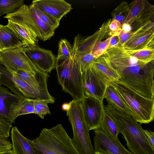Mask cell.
Here are the masks:
<instances>
[{
	"label": "cell",
	"instance_id": "obj_34",
	"mask_svg": "<svg viewBox=\"0 0 154 154\" xmlns=\"http://www.w3.org/2000/svg\"><path fill=\"white\" fill-rule=\"evenodd\" d=\"M12 149V143L7 138L0 137V152L8 151Z\"/></svg>",
	"mask_w": 154,
	"mask_h": 154
},
{
	"label": "cell",
	"instance_id": "obj_31",
	"mask_svg": "<svg viewBox=\"0 0 154 154\" xmlns=\"http://www.w3.org/2000/svg\"><path fill=\"white\" fill-rule=\"evenodd\" d=\"M32 5L39 17L42 21L55 30L59 26L60 22Z\"/></svg>",
	"mask_w": 154,
	"mask_h": 154
},
{
	"label": "cell",
	"instance_id": "obj_38",
	"mask_svg": "<svg viewBox=\"0 0 154 154\" xmlns=\"http://www.w3.org/2000/svg\"><path fill=\"white\" fill-rule=\"evenodd\" d=\"M70 108L69 103L63 104L62 106V108L64 110L67 111Z\"/></svg>",
	"mask_w": 154,
	"mask_h": 154
},
{
	"label": "cell",
	"instance_id": "obj_9",
	"mask_svg": "<svg viewBox=\"0 0 154 154\" xmlns=\"http://www.w3.org/2000/svg\"><path fill=\"white\" fill-rule=\"evenodd\" d=\"M82 73L85 94L99 99L103 98L111 80L92 66Z\"/></svg>",
	"mask_w": 154,
	"mask_h": 154
},
{
	"label": "cell",
	"instance_id": "obj_22",
	"mask_svg": "<svg viewBox=\"0 0 154 154\" xmlns=\"http://www.w3.org/2000/svg\"><path fill=\"white\" fill-rule=\"evenodd\" d=\"M111 80L117 81L120 77L112 67L105 53L97 58L92 65Z\"/></svg>",
	"mask_w": 154,
	"mask_h": 154
},
{
	"label": "cell",
	"instance_id": "obj_15",
	"mask_svg": "<svg viewBox=\"0 0 154 154\" xmlns=\"http://www.w3.org/2000/svg\"><path fill=\"white\" fill-rule=\"evenodd\" d=\"M6 26L22 42L23 48L37 45L38 39L34 32L26 25L8 20Z\"/></svg>",
	"mask_w": 154,
	"mask_h": 154
},
{
	"label": "cell",
	"instance_id": "obj_25",
	"mask_svg": "<svg viewBox=\"0 0 154 154\" xmlns=\"http://www.w3.org/2000/svg\"><path fill=\"white\" fill-rule=\"evenodd\" d=\"M146 0H137L133 1L129 5V11L124 23L131 25L135 22L143 8Z\"/></svg>",
	"mask_w": 154,
	"mask_h": 154
},
{
	"label": "cell",
	"instance_id": "obj_18",
	"mask_svg": "<svg viewBox=\"0 0 154 154\" xmlns=\"http://www.w3.org/2000/svg\"><path fill=\"white\" fill-rule=\"evenodd\" d=\"M12 151L14 154H36L16 127H13L11 131Z\"/></svg>",
	"mask_w": 154,
	"mask_h": 154
},
{
	"label": "cell",
	"instance_id": "obj_23",
	"mask_svg": "<svg viewBox=\"0 0 154 154\" xmlns=\"http://www.w3.org/2000/svg\"><path fill=\"white\" fill-rule=\"evenodd\" d=\"M110 136L118 138L119 133L118 127L112 118L106 112L103 116L99 128H98Z\"/></svg>",
	"mask_w": 154,
	"mask_h": 154
},
{
	"label": "cell",
	"instance_id": "obj_1",
	"mask_svg": "<svg viewBox=\"0 0 154 154\" xmlns=\"http://www.w3.org/2000/svg\"><path fill=\"white\" fill-rule=\"evenodd\" d=\"M104 109L115 121L130 152L133 154H154V149L148 141L141 124L132 116L119 112L110 105L104 106Z\"/></svg>",
	"mask_w": 154,
	"mask_h": 154
},
{
	"label": "cell",
	"instance_id": "obj_24",
	"mask_svg": "<svg viewBox=\"0 0 154 154\" xmlns=\"http://www.w3.org/2000/svg\"><path fill=\"white\" fill-rule=\"evenodd\" d=\"M1 79L0 85H4L11 90L14 94L22 98L25 97L17 88L12 78V75L4 66L0 64Z\"/></svg>",
	"mask_w": 154,
	"mask_h": 154
},
{
	"label": "cell",
	"instance_id": "obj_36",
	"mask_svg": "<svg viewBox=\"0 0 154 154\" xmlns=\"http://www.w3.org/2000/svg\"><path fill=\"white\" fill-rule=\"evenodd\" d=\"M119 39L118 35L112 36L110 41V47H116L118 46Z\"/></svg>",
	"mask_w": 154,
	"mask_h": 154
},
{
	"label": "cell",
	"instance_id": "obj_35",
	"mask_svg": "<svg viewBox=\"0 0 154 154\" xmlns=\"http://www.w3.org/2000/svg\"><path fill=\"white\" fill-rule=\"evenodd\" d=\"M145 134L150 145L154 149V132L150 130H144Z\"/></svg>",
	"mask_w": 154,
	"mask_h": 154
},
{
	"label": "cell",
	"instance_id": "obj_20",
	"mask_svg": "<svg viewBox=\"0 0 154 154\" xmlns=\"http://www.w3.org/2000/svg\"><path fill=\"white\" fill-rule=\"evenodd\" d=\"M103 98L108 104L116 110L126 115L132 117L131 111L115 89L109 84L105 92Z\"/></svg>",
	"mask_w": 154,
	"mask_h": 154
},
{
	"label": "cell",
	"instance_id": "obj_6",
	"mask_svg": "<svg viewBox=\"0 0 154 154\" xmlns=\"http://www.w3.org/2000/svg\"><path fill=\"white\" fill-rule=\"evenodd\" d=\"M111 19L104 22L101 27L92 35L85 38L79 35L74 38L72 47L76 55L86 54H92L96 59L104 53L110 47V41L112 36L109 35V26Z\"/></svg>",
	"mask_w": 154,
	"mask_h": 154
},
{
	"label": "cell",
	"instance_id": "obj_17",
	"mask_svg": "<svg viewBox=\"0 0 154 154\" xmlns=\"http://www.w3.org/2000/svg\"><path fill=\"white\" fill-rule=\"evenodd\" d=\"M21 98H23L9 91L8 88L0 85V117L10 122L11 106L14 103Z\"/></svg>",
	"mask_w": 154,
	"mask_h": 154
},
{
	"label": "cell",
	"instance_id": "obj_12",
	"mask_svg": "<svg viewBox=\"0 0 154 154\" xmlns=\"http://www.w3.org/2000/svg\"><path fill=\"white\" fill-rule=\"evenodd\" d=\"M94 149L95 152L108 154H133L126 149L115 138L106 134L99 129L94 130Z\"/></svg>",
	"mask_w": 154,
	"mask_h": 154
},
{
	"label": "cell",
	"instance_id": "obj_29",
	"mask_svg": "<svg viewBox=\"0 0 154 154\" xmlns=\"http://www.w3.org/2000/svg\"><path fill=\"white\" fill-rule=\"evenodd\" d=\"M131 51L132 55L140 60L149 62L154 60V49L146 48Z\"/></svg>",
	"mask_w": 154,
	"mask_h": 154
},
{
	"label": "cell",
	"instance_id": "obj_40",
	"mask_svg": "<svg viewBox=\"0 0 154 154\" xmlns=\"http://www.w3.org/2000/svg\"><path fill=\"white\" fill-rule=\"evenodd\" d=\"M0 154H14L12 150L10 149L4 152H0Z\"/></svg>",
	"mask_w": 154,
	"mask_h": 154
},
{
	"label": "cell",
	"instance_id": "obj_28",
	"mask_svg": "<svg viewBox=\"0 0 154 154\" xmlns=\"http://www.w3.org/2000/svg\"><path fill=\"white\" fill-rule=\"evenodd\" d=\"M73 50L70 43L66 39L60 40L58 44V50L56 59H66L72 55Z\"/></svg>",
	"mask_w": 154,
	"mask_h": 154
},
{
	"label": "cell",
	"instance_id": "obj_7",
	"mask_svg": "<svg viewBox=\"0 0 154 154\" xmlns=\"http://www.w3.org/2000/svg\"><path fill=\"white\" fill-rule=\"evenodd\" d=\"M3 17L26 25L34 32L38 38L44 41L50 39L54 34L55 29L41 20L31 4L29 6L24 4Z\"/></svg>",
	"mask_w": 154,
	"mask_h": 154
},
{
	"label": "cell",
	"instance_id": "obj_19",
	"mask_svg": "<svg viewBox=\"0 0 154 154\" xmlns=\"http://www.w3.org/2000/svg\"><path fill=\"white\" fill-rule=\"evenodd\" d=\"M29 113L35 114L33 100L21 98L14 103L11 106L10 122L14 123L16 119L19 116Z\"/></svg>",
	"mask_w": 154,
	"mask_h": 154
},
{
	"label": "cell",
	"instance_id": "obj_3",
	"mask_svg": "<svg viewBox=\"0 0 154 154\" xmlns=\"http://www.w3.org/2000/svg\"><path fill=\"white\" fill-rule=\"evenodd\" d=\"M55 68L58 82L63 90L71 95L73 99L81 102L85 96L82 73L73 53L67 59L56 58Z\"/></svg>",
	"mask_w": 154,
	"mask_h": 154
},
{
	"label": "cell",
	"instance_id": "obj_2",
	"mask_svg": "<svg viewBox=\"0 0 154 154\" xmlns=\"http://www.w3.org/2000/svg\"><path fill=\"white\" fill-rule=\"evenodd\" d=\"M27 140L36 154H79L61 124L44 128L38 137Z\"/></svg>",
	"mask_w": 154,
	"mask_h": 154
},
{
	"label": "cell",
	"instance_id": "obj_42",
	"mask_svg": "<svg viewBox=\"0 0 154 154\" xmlns=\"http://www.w3.org/2000/svg\"><path fill=\"white\" fill-rule=\"evenodd\" d=\"M1 16L0 15V19H1Z\"/></svg>",
	"mask_w": 154,
	"mask_h": 154
},
{
	"label": "cell",
	"instance_id": "obj_30",
	"mask_svg": "<svg viewBox=\"0 0 154 154\" xmlns=\"http://www.w3.org/2000/svg\"><path fill=\"white\" fill-rule=\"evenodd\" d=\"M75 59L79 64L82 71L91 67L96 58L91 54L76 55L73 51Z\"/></svg>",
	"mask_w": 154,
	"mask_h": 154
},
{
	"label": "cell",
	"instance_id": "obj_8",
	"mask_svg": "<svg viewBox=\"0 0 154 154\" xmlns=\"http://www.w3.org/2000/svg\"><path fill=\"white\" fill-rule=\"evenodd\" d=\"M0 64L10 73L22 71L33 75L39 69L27 57L22 47L0 51Z\"/></svg>",
	"mask_w": 154,
	"mask_h": 154
},
{
	"label": "cell",
	"instance_id": "obj_39",
	"mask_svg": "<svg viewBox=\"0 0 154 154\" xmlns=\"http://www.w3.org/2000/svg\"><path fill=\"white\" fill-rule=\"evenodd\" d=\"M5 123V120L0 117V130L2 128ZM0 137H4L0 134ZM5 138V137H4Z\"/></svg>",
	"mask_w": 154,
	"mask_h": 154
},
{
	"label": "cell",
	"instance_id": "obj_21",
	"mask_svg": "<svg viewBox=\"0 0 154 154\" xmlns=\"http://www.w3.org/2000/svg\"><path fill=\"white\" fill-rule=\"evenodd\" d=\"M23 47L22 42L6 25L0 24V51Z\"/></svg>",
	"mask_w": 154,
	"mask_h": 154
},
{
	"label": "cell",
	"instance_id": "obj_41",
	"mask_svg": "<svg viewBox=\"0 0 154 154\" xmlns=\"http://www.w3.org/2000/svg\"><path fill=\"white\" fill-rule=\"evenodd\" d=\"M95 154H108L105 152H95Z\"/></svg>",
	"mask_w": 154,
	"mask_h": 154
},
{
	"label": "cell",
	"instance_id": "obj_32",
	"mask_svg": "<svg viewBox=\"0 0 154 154\" xmlns=\"http://www.w3.org/2000/svg\"><path fill=\"white\" fill-rule=\"evenodd\" d=\"M33 101L35 114L41 119H43L45 115L51 114L48 106L49 102L38 100H33Z\"/></svg>",
	"mask_w": 154,
	"mask_h": 154
},
{
	"label": "cell",
	"instance_id": "obj_14",
	"mask_svg": "<svg viewBox=\"0 0 154 154\" xmlns=\"http://www.w3.org/2000/svg\"><path fill=\"white\" fill-rule=\"evenodd\" d=\"M31 4L59 22L72 9L71 5L64 0H36Z\"/></svg>",
	"mask_w": 154,
	"mask_h": 154
},
{
	"label": "cell",
	"instance_id": "obj_33",
	"mask_svg": "<svg viewBox=\"0 0 154 154\" xmlns=\"http://www.w3.org/2000/svg\"><path fill=\"white\" fill-rule=\"evenodd\" d=\"M109 29L110 36L119 35L122 30V25L118 20L113 19L109 25Z\"/></svg>",
	"mask_w": 154,
	"mask_h": 154
},
{
	"label": "cell",
	"instance_id": "obj_16",
	"mask_svg": "<svg viewBox=\"0 0 154 154\" xmlns=\"http://www.w3.org/2000/svg\"><path fill=\"white\" fill-rule=\"evenodd\" d=\"M22 80L29 85L47 94H50L47 87V81L49 75L48 73L40 69L34 75L29 74L22 71L15 72Z\"/></svg>",
	"mask_w": 154,
	"mask_h": 154
},
{
	"label": "cell",
	"instance_id": "obj_11",
	"mask_svg": "<svg viewBox=\"0 0 154 154\" xmlns=\"http://www.w3.org/2000/svg\"><path fill=\"white\" fill-rule=\"evenodd\" d=\"M132 34L122 47L130 50L154 49V22L150 21L137 29L131 31Z\"/></svg>",
	"mask_w": 154,
	"mask_h": 154
},
{
	"label": "cell",
	"instance_id": "obj_37",
	"mask_svg": "<svg viewBox=\"0 0 154 154\" xmlns=\"http://www.w3.org/2000/svg\"><path fill=\"white\" fill-rule=\"evenodd\" d=\"M122 30L126 32H130L131 31V25L128 23H124L122 25Z\"/></svg>",
	"mask_w": 154,
	"mask_h": 154
},
{
	"label": "cell",
	"instance_id": "obj_26",
	"mask_svg": "<svg viewBox=\"0 0 154 154\" xmlns=\"http://www.w3.org/2000/svg\"><path fill=\"white\" fill-rule=\"evenodd\" d=\"M24 3L23 0H0V15L14 12Z\"/></svg>",
	"mask_w": 154,
	"mask_h": 154
},
{
	"label": "cell",
	"instance_id": "obj_13",
	"mask_svg": "<svg viewBox=\"0 0 154 154\" xmlns=\"http://www.w3.org/2000/svg\"><path fill=\"white\" fill-rule=\"evenodd\" d=\"M23 48L27 57L38 69L50 73L55 68L56 57L51 51L37 45Z\"/></svg>",
	"mask_w": 154,
	"mask_h": 154
},
{
	"label": "cell",
	"instance_id": "obj_10",
	"mask_svg": "<svg viewBox=\"0 0 154 154\" xmlns=\"http://www.w3.org/2000/svg\"><path fill=\"white\" fill-rule=\"evenodd\" d=\"M104 99L85 94L81 102L83 115L89 131L97 129L100 127L105 112Z\"/></svg>",
	"mask_w": 154,
	"mask_h": 154
},
{
	"label": "cell",
	"instance_id": "obj_5",
	"mask_svg": "<svg viewBox=\"0 0 154 154\" xmlns=\"http://www.w3.org/2000/svg\"><path fill=\"white\" fill-rule=\"evenodd\" d=\"M69 103L70 108L66 111V114L72 129L71 140L73 146L79 154H95L81 102L73 99Z\"/></svg>",
	"mask_w": 154,
	"mask_h": 154
},
{
	"label": "cell",
	"instance_id": "obj_4",
	"mask_svg": "<svg viewBox=\"0 0 154 154\" xmlns=\"http://www.w3.org/2000/svg\"><path fill=\"white\" fill-rule=\"evenodd\" d=\"M126 104L132 117L140 124H148L154 118V99L145 98L125 85L110 80L109 84Z\"/></svg>",
	"mask_w": 154,
	"mask_h": 154
},
{
	"label": "cell",
	"instance_id": "obj_27",
	"mask_svg": "<svg viewBox=\"0 0 154 154\" xmlns=\"http://www.w3.org/2000/svg\"><path fill=\"white\" fill-rule=\"evenodd\" d=\"M129 5L127 2L121 3L111 13L113 19L118 20L122 25L124 23L129 12Z\"/></svg>",
	"mask_w": 154,
	"mask_h": 154
}]
</instances>
